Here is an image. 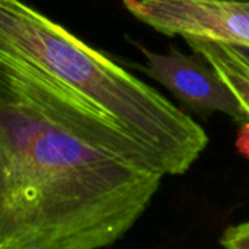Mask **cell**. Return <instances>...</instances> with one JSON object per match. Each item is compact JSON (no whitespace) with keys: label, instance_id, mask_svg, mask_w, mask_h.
<instances>
[{"label":"cell","instance_id":"cell-6","mask_svg":"<svg viewBox=\"0 0 249 249\" xmlns=\"http://www.w3.org/2000/svg\"><path fill=\"white\" fill-rule=\"evenodd\" d=\"M223 249H249V220L229 226L220 236Z\"/></svg>","mask_w":249,"mask_h":249},{"label":"cell","instance_id":"cell-1","mask_svg":"<svg viewBox=\"0 0 249 249\" xmlns=\"http://www.w3.org/2000/svg\"><path fill=\"white\" fill-rule=\"evenodd\" d=\"M165 177L124 130L90 131L0 98V249H104Z\"/></svg>","mask_w":249,"mask_h":249},{"label":"cell","instance_id":"cell-5","mask_svg":"<svg viewBox=\"0 0 249 249\" xmlns=\"http://www.w3.org/2000/svg\"><path fill=\"white\" fill-rule=\"evenodd\" d=\"M191 50L209 61L238 98L249 124V61L232 45L201 38H185Z\"/></svg>","mask_w":249,"mask_h":249},{"label":"cell","instance_id":"cell-4","mask_svg":"<svg viewBox=\"0 0 249 249\" xmlns=\"http://www.w3.org/2000/svg\"><path fill=\"white\" fill-rule=\"evenodd\" d=\"M146 64L140 69L165 86L182 105L201 117L222 112L239 124H248L245 112L226 82L200 55H187L177 48L165 54L140 47Z\"/></svg>","mask_w":249,"mask_h":249},{"label":"cell","instance_id":"cell-3","mask_svg":"<svg viewBox=\"0 0 249 249\" xmlns=\"http://www.w3.org/2000/svg\"><path fill=\"white\" fill-rule=\"evenodd\" d=\"M155 31L249 48V0H124Z\"/></svg>","mask_w":249,"mask_h":249},{"label":"cell","instance_id":"cell-2","mask_svg":"<svg viewBox=\"0 0 249 249\" xmlns=\"http://www.w3.org/2000/svg\"><path fill=\"white\" fill-rule=\"evenodd\" d=\"M0 60L98 108L140 142L165 175H182L209 144L177 105L22 0H0Z\"/></svg>","mask_w":249,"mask_h":249},{"label":"cell","instance_id":"cell-7","mask_svg":"<svg viewBox=\"0 0 249 249\" xmlns=\"http://www.w3.org/2000/svg\"><path fill=\"white\" fill-rule=\"evenodd\" d=\"M247 61H249V48H247V47H233Z\"/></svg>","mask_w":249,"mask_h":249}]
</instances>
